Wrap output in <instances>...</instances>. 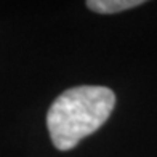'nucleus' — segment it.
I'll list each match as a JSON object with an SVG mask.
<instances>
[{
  "label": "nucleus",
  "instance_id": "1",
  "mask_svg": "<svg viewBox=\"0 0 157 157\" xmlns=\"http://www.w3.org/2000/svg\"><path fill=\"white\" fill-rule=\"evenodd\" d=\"M114 104V91L101 85H82L61 93L47 112V128L55 147H75L109 119Z\"/></svg>",
  "mask_w": 157,
  "mask_h": 157
},
{
  "label": "nucleus",
  "instance_id": "2",
  "mask_svg": "<svg viewBox=\"0 0 157 157\" xmlns=\"http://www.w3.org/2000/svg\"><path fill=\"white\" fill-rule=\"evenodd\" d=\"M141 3H143L141 0H88L87 6L91 11L103 13V15H111V13L130 10L133 6H138Z\"/></svg>",
  "mask_w": 157,
  "mask_h": 157
}]
</instances>
